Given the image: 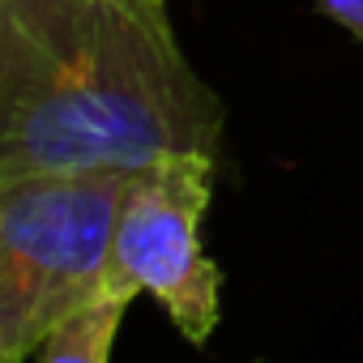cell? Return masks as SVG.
<instances>
[{
    "instance_id": "1",
    "label": "cell",
    "mask_w": 363,
    "mask_h": 363,
    "mask_svg": "<svg viewBox=\"0 0 363 363\" xmlns=\"http://www.w3.org/2000/svg\"><path fill=\"white\" fill-rule=\"evenodd\" d=\"M223 120L171 22L124 0H0V179L218 158Z\"/></svg>"
},
{
    "instance_id": "2",
    "label": "cell",
    "mask_w": 363,
    "mask_h": 363,
    "mask_svg": "<svg viewBox=\"0 0 363 363\" xmlns=\"http://www.w3.org/2000/svg\"><path fill=\"white\" fill-rule=\"evenodd\" d=\"M128 175L0 179V363L43 342L107 295V265Z\"/></svg>"
},
{
    "instance_id": "3",
    "label": "cell",
    "mask_w": 363,
    "mask_h": 363,
    "mask_svg": "<svg viewBox=\"0 0 363 363\" xmlns=\"http://www.w3.org/2000/svg\"><path fill=\"white\" fill-rule=\"evenodd\" d=\"M214 162L218 158L184 154L133 171L107 265L111 299L133 303L137 295H150L193 346H206L223 316V274L201 244Z\"/></svg>"
},
{
    "instance_id": "4",
    "label": "cell",
    "mask_w": 363,
    "mask_h": 363,
    "mask_svg": "<svg viewBox=\"0 0 363 363\" xmlns=\"http://www.w3.org/2000/svg\"><path fill=\"white\" fill-rule=\"evenodd\" d=\"M128 299H99L73 320H65L39 350V363H111V346Z\"/></svg>"
},
{
    "instance_id": "5",
    "label": "cell",
    "mask_w": 363,
    "mask_h": 363,
    "mask_svg": "<svg viewBox=\"0 0 363 363\" xmlns=\"http://www.w3.org/2000/svg\"><path fill=\"white\" fill-rule=\"evenodd\" d=\"M320 9L363 48V0H320Z\"/></svg>"
},
{
    "instance_id": "6",
    "label": "cell",
    "mask_w": 363,
    "mask_h": 363,
    "mask_svg": "<svg viewBox=\"0 0 363 363\" xmlns=\"http://www.w3.org/2000/svg\"><path fill=\"white\" fill-rule=\"evenodd\" d=\"M124 5H133V9H141V13H150V18H158V22H171L167 0H124Z\"/></svg>"
}]
</instances>
